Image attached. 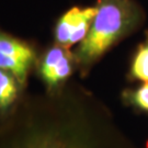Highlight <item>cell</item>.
Returning <instances> with one entry per match:
<instances>
[{
	"label": "cell",
	"instance_id": "52a82bcc",
	"mask_svg": "<svg viewBox=\"0 0 148 148\" xmlns=\"http://www.w3.org/2000/svg\"><path fill=\"white\" fill-rule=\"evenodd\" d=\"M128 77L132 80L148 82V31L133 55Z\"/></svg>",
	"mask_w": 148,
	"mask_h": 148
},
{
	"label": "cell",
	"instance_id": "7a4b0ae2",
	"mask_svg": "<svg viewBox=\"0 0 148 148\" xmlns=\"http://www.w3.org/2000/svg\"><path fill=\"white\" fill-rule=\"evenodd\" d=\"M97 14L86 37L74 53L82 77L115 44L137 31L145 12L135 0H99Z\"/></svg>",
	"mask_w": 148,
	"mask_h": 148
},
{
	"label": "cell",
	"instance_id": "9c48e42d",
	"mask_svg": "<svg viewBox=\"0 0 148 148\" xmlns=\"http://www.w3.org/2000/svg\"><path fill=\"white\" fill-rule=\"evenodd\" d=\"M145 148H148V140L146 142V144H145Z\"/></svg>",
	"mask_w": 148,
	"mask_h": 148
},
{
	"label": "cell",
	"instance_id": "5b68a950",
	"mask_svg": "<svg viewBox=\"0 0 148 148\" xmlns=\"http://www.w3.org/2000/svg\"><path fill=\"white\" fill-rule=\"evenodd\" d=\"M97 11V5L86 8L74 7L66 11L58 19L54 30L55 43L69 48L81 42L89 32Z\"/></svg>",
	"mask_w": 148,
	"mask_h": 148
},
{
	"label": "cell",
	"instance_id": "3957f363",
	"mask_svg": "<svg viewBox=\"0 0 148 148\" xmlns=\"http://www.w3.org/2000/svg\"><path fill=\"white\" fill-rule=\"evenodd\" d=\"M77 69L74 53L58 44L47 48L36 62V70L46 91H56L67 84Z\"/></svg>",
	"mask_w": 148,
	"mask_h": 148
},
{
	"label": "cell",
	"instance_id": "277c9868",
	"mask_svg": "<svg viewBox=\"0 0 148 148\" xmlns=\"http://www.w3.org/2000/svg\"><path fill=\"white\" fill-rule=\"evenodd\" d=\"M37 55L30 44L0 31V68L9 70L24 88Z\"/></svg>",
	"mask_w": 148,
	"mask_h": 148
},
{
	"label": "cell",
	"instance_id": "ba28073f",
	"mask_svg": "<svg viewBox=\"0 0 148 148\" xmlns=\"http://www.w3.org/2000/svg\"><path fill=\"white\" fill-rule=\"evenodd\" d=\"M122 98L126 104L148 113V82H143L134 89H126Z\"/></svg>",
	"mask_w": 148,
	"mask_h": 148
},
{
	"label": "cell",
	"instance_id": "8992f818",
	"mask_svg": "<svg viewBox=\"0 0 148 148\" xmlns=\"http://www.w3.org/2000/svg\"><path fill=\"white\" fill-rule=\"evenodd\" d=\"M23 87L14 75L0 68V113L9 112L20 100Z\"/></svg>",
	"mask_w": 148,
	"mask_h": 148
},
{
	"label": "cell",
	"instance_id": "6da1fadb",
	"mask_svg": "<svg viewBox=\"0 0 148 148\" xmlns=\"http://www.w3.org/2000/svg\"><path fill=\"white\" fill-rule=\"evenodd\" d=\"M0 148H138L103 103L67 84L0 113Z\"/></svg>",
	"mask_w": 148,
	"mask_h": 148
}]
</instances>
